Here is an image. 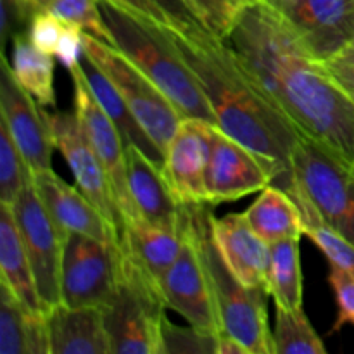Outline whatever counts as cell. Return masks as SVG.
I'll return each mask as SVG.
<instances>
[{
    "label": "cell",
    "instance_id": "8992f818",
    "mask_svg": "<svg viewBox=\"0 0 354 354\" xmlns=\"http://www.w3.org/2000/svg\"><path fill=\"white\" fill-rule=\"evenodd\" d=\"M306 197L330 230L354 245V168L310 138H301L292 154L287 187ZM286 187V189H287Z\"/></svg>",
    "mask_w": 354,
    "mask_h": 354
},
{
    "label": "cell",
    "instance_id": "9c48e42d",
    "mask_svg": "<svg viewBox=\"0 0 354 354\" xmlns=\"http://www.w3.org/2000/svg\"><path fill=\"white\" fill-rule=\"evenodd\" d=\"M10 207L33 268L38 294L48 311L62 301L61 268L66 239L41 203L33 178L24 185L23 192Z\"/></svg>",
    "mask_w": 354,
    "mask_h": 354
},
{
    "label": "cell",
    "instance_id": "5b68a950",
    "mask_svg": "<svg viewBox=\"0 0 354 354\" xmlns=\"http://www.w3.org/2000/svg\"><path fill=\"white\" fill-rule=\"evenodd\" d=\"M166 308L159 283L121 248L116 289L102 308L111 354H162Z\"/></svg>",
    "mask_w": 354,
    "mask_h": 354
},
{
    "label": "cell",
    "instance_id": "60d3db41",
    "mask_svg": "<svg viewBox=\"0 0 354 354\" xmlns=\"http://www.w3.org/2000/svg\"><path fill=\"white\" fill-rule=\"evenodd\" d=\"M218 354H249L248 349L228 335H218Z\"/></svg>",
    "mask_w": 354,
    "mask_h": 354
},
{
    "label": "cell",
    "instance_id": "f1b7e54d",
    "mask_svg": "<svg viewBox=\"0 0 354 354\" xmlns=\"http://www.w3.org/2000/svg\"><path fill=\"white\" fill-rule=\"evenodd\" d=\"M286 190L296 201L301 214H303L304 235H308L315 242V245L327 256L328 263H337V265H341L342 268H346L354 275V245L349 244L339 234H335L334 230H330L327 225L322 223L320 218L311 209L306 197L299 190H296L294 187H287Z\"/></svg>",
    "mask_w": 354,
    "mask_h": 354
},
{
    "label": "cell",
    "instance_id": "4dcf8cb0",
    "mask_svg": "<svg viewBox=\"0 0 354 354\" xmlns=\"http://www.w3.org/2000/svg\"><path fill=\"white\" fill-rule=\"evenodd\" d=\"M41 10L55 14L66 23L80 26L85 33L92 35L97 40L113 45V38H111L97 0H44Z\"/></svg>",
    "mask_w": 354,
    "mask_h": 354
},
{
    "label": "cell",
    "instance_id": "9a60e30c",
    "mask_svg": "<svg viewBox=\"0 0 354 354\" xmlns=\"http://www.w3.org/2000/svg\"><path fill=\"white\" fill-rule=\"evenodd\" d=\"M272 6L320 61L353 41L354 0H277Z\"/></svg>",
    "mask_w": 354,
    "mask_h": 354
},
{
    "label": "cell",
    "instance_id": "2e32d148",
    "mask_svg": "<svg viewBox=\"0 0 354 354\" xmlns=\"http://www.w3.org/2000/svg\"><path fill=\"white\" fill-rule=\"evenodd\" d=\"M213 127L206 121L183 118L166 149L165 175L183 204H207L206 168Z\"/></svg>",
    "mask_w": 354,
    "mask_h": 354
},
{
    "label": "cell",
    "instance_id": "ab89813d",
    "mask_svg": "<svg viewBox=\"0 0 354 354\" xmlns=\"http://www.w3.org/2000/svg\"><path fill=\"white\" fill-rule=\"evenodd\" d=\"M324 64H325V68H327V71L330 73L332 78L337 82V85L341 86V88L344 90V92L354 100V71L353 69L346 68V66L339 64L337 61H332V59L324 61Z\"/></svg>",
    "mask_w": 354,
    "mask_h": 354
},
{
    "label": "cell",
    "instance_id": "f546056e",
    "mask_svg": "<svg viewBox=\"0 0 354 354\" xmlns=\"http://www.w3.org/2000/svg\"><path fill=\"white\" fill-rule=\"evenodd\" d=\"M31 178L33 171L0 121V203L12 206Z\"/></svg>",
    "mask_w": 354,
    "mask_h": 354
},
{
    "label": "cell",
    "instance_id": "d6a6232c",
    "mask_svg": "<svg viewBox=\"0 0 354 354\" xmlns=\"http://www.w3.org/2000/svg\"><path fill=\"white\" fill-rule=\"evenodd\" d=\"M251 0H187L203 26L216 38L227 40L244 6Z\"/></svg>",
    "mask_w": 354,
    "mask_h": 354
},
{
    "label": "cell",
    "instance_id": "8fae6325",
    "mask_svg": "<svg viewBox=\"0 0 354 354\" xmlns=\"http://www.w3.org/2000/svg\"><path fill=\"white\" fill-rule=\"evenodd\" d=\"M69 75L73 80V90H75V113L90 145L106 169L118 207L123 213L124 221L137 218L138 211L131 199L130 187H128L127 145L118 128L93 97L90 86L86 85L80 62L75 68L69 69Z\"/></svg>",
    "mask_w": 354,
    "mask_h": 354
},
{
    "label": "cell",
    "instance_id": "484cf974",
    "mask_svg": "<svg viewBox=\"0 0 354 354\" xmlns=\"http://www.w3.org/2000/svg\"><path fill=\"white\" fill-rule=\"evenodd\" d=\"M12 71L19 85L41 107L55 106L54 54L41 50L23 33L12 38Z\"/></svg>",
    "mask_w": 354,
    "mask_h": 354
},
{
    "label": "cell",
    "instance_id": "cb8c5ba5",
    "mask_svg": "<svg viewBox=\"0 0 354 354\" xmlns=\"http://www.w3.org/2000/svg\"><path fill=\"white\" fill-rule=\"evenodd\" d=\"M183 232L175 234L162 230L137 216L124 221L120 245L138 263L140 268L149 273L152 280L161 283L162 277L178 258L183 244Z\"/></svg>",
    "mask_w": 354,
    "mask_h": 354
},
{
    "label": "cell",
    "instance_id": "836d02e7",
    "mask_svg": "<svg viewBox=\"0 0 354 354\" xmlns=\"http://www.w3.org/2000/svg\"><path fill=\"white\" fill-rule=\"evenodd\" d=\"M328 283L337 301V320L330 330V334H335L346 325L354 327V275L337 263H330Z\"/></svg>",
    "mask_w": 354,
    "mask_h": 354
},
{
    "label": "cell",
    "instance_id": "ba28073f",
    "mask_svg": "<svg viewBox=\"0 0 354 354\" xmlns=\"http://www.w3.org/2000/svg\"><path fill=\"white\" fill-rule=\"evenodd\" d=\"M121 248L109 241L71 232L64 241L61 297L66 306L104 308L120 277Z\"/></svg>",
    "mask_w": 354,
    "mask_h": 354
},
{
    "label": "cell",
    "instance_id": "d590c367",
    "mask_svg": "<svg viewBox=\"0 0 354 354\" xmlns=\"http://www.w3.org/2000/svg\"><path fill=\"white\" fill-rule=\"evenodd\" d=\"M64 24L66 21H62L55 14L40 10V12L35 14L28 35L38 48L48 52V54H55V48L61 40L62 31H64Z\"/></svg>",
    "mask_w": 354,
    "mask_h": 354
},
{
    "label": "cell",
    "instance_id": "e575fe53",
    "mask_svg": "<svg viewBox=\"0 0 354 354\" xmlns=\"http://www.w3.org/2000/svg\"><path fill=\"white\" fill-rule=\"evenodd\" d=\"M0 10H2L0 35H2L3 44L9 38L28 33L35 14L40 12L37 6L24 0H0Z\"/></svg>",
    "mask_w": 354,
    "mask_h": 354
},
{
    "label": "cell",
    "instance_id": "ffe728a7",
    "mask_svg": "<svg viewBox=\"0 0 354 354\" xmlns=\"http://www.w3.org/2000/svg\"><path fill=\"white\" fill-rule=\"evenodd\" d=\"M47 332L50 354H111L102 308L55 304L47 311Z\"/></svg>",
    "mask_w": 354,
    "mask_h": 354
},
{
    "label": "cell",
    "instance_id": "e0dca14e",
    "mask_svg": "<svg viewBox=\"0 0 354 354\" xmlns=\"http://www.w3.org/2000/svg\"><path fill=\"white\" fill-rule=\"evenodd\" d=\"M127 173L138 216L162 230L182 234L187 223V204L173 192L165 171L130 145L127 147Z\"/></svg>",
    "mask_w": 354,
    "mask_h": 354
},
{
    "label": "cell",
    "instance_id": "7c38bea8",
    "mask_svg": "<svg viewBox=\"0 0 354 354\" xmlns=\"http://www.w3.org/2000/svg\"><path fill=\"white\" fill-rule=\"evenodd\" d=\"M275 182V171L261 158L218 127L211 128V151L206 168L207 204L242 199Z\"/></svg>",
    "mask_w": 354,
    "mask_h": 354
},
{
    "label": "cell",
    "instance_id": "7402d4cb",
    "mask_svg": "<svg viewBox=\"0 0 354 354\" xmlns=\"http://www.w3.org/2000/svg\"><path fill=\"white\" fill-rule=\"evenodd\" d=\"M0 354L48 353L47 313L28 310L0 279Z\"/></svg>",
    "mask_w": 354,
    "mask_h": 354
},
{
    "label": "cell",
    "instance_id": "277c9868",
    "mask_svg": "<svg viewBox=\"0 0 354 354\" xmlns=\"http://www.w3.org/2000/svg\"><path fill=\"white\" fill-rule=\"evenodd\" d=\"M209 204H187V227L206 270L220 334L241 342L249 354H275L268 325L266 289L245 287L225 261L213 232Z\"/></svg>",
    "mask_w": 354,
    "mask_h": 354
},
{
    "label": "cell",
    "instance_id": "44dd1931",
    "mask_svg": "<svg viewBox=\"0 0 354 354\" xmlns=\"http://www.w3.org/2000/svg\"><path fill=\"white\" fill-rule=\"evenodd\" d=\"M80 68H82L86 85L90 86L97 102L100 104L104 113L107 114V118L113 121L114 127L120 131L124 145L127 147H130V145L131 147H137L145 158L151 159L159 169L165 171V152L149 137V133L144 130L140 121L135 118V114L128 107L127 100L123 99L120 90L114 86V83L107 78L106 73L90 59V55L85 50H83L82 57H80Z\"/></svg>",
    "mask_w": 354,
    "mask_h": 354
},
{
    "label": "cell",
    "instance_id": "603a6c76",
    "mask_svg": "<svg viewBox=\"0 0 354 354\" xmlns=\"http://www.w3.org/2000/svg\"><path fill=\"white\" fill-rule=\"evenodd\" d=\"M0 279L21 303L35 313H47L37 289L33 268L28 259L12 207L0 203Z\"/></svg>",
    "mask_w": 354,
    "mask_h": 354
},
{
    "label": "cell",
    "instance_id": "4316f807",
    "mask_svg": "<svg viewBox=\"0 0 354 354\" xmlns=\"http://www.w3.org/2000/svg\"><path fill=\"white\" fill-rule=\"evenodd\" d=\"M299 239L289 237L270 244L268 290L277 308H303V275H301Z\"/></svg>",
    "mask_w": 354,
    "mask_h": 354
},
{
    "label": "cell",
    "instance_id": "7bdbcfd3",
    "mask_svg": "<svg viewBox=\"0 0 354 354\" xmlns=\"http://www.w3.org/2000/svg\"><path fill=\"white\" fill-rule=\"evenodd\" d=\"M24 2H30V3H33V6H37L38 9L41 10V2H44V0H24Z\"/></svg>",
    "mask_w": 354,
    "mask_h": 354
},
{
    "label": "cell",
    "instance_id": "8d00e7d4",
    "mask_svg": "<svg viewBox=\"0 0 354 354\" xmlns=\"http://www.w3.org/2000/svg\"><path fill=\"white\" fill-rule=\"evenodd\" d=\"M83 35H85V31L80 26H76V24H64V31H62V37L61 40H59V45L57 48H55L54 55L68 71L71 68H75L80 62V57H82Z\"/></svg>",
    "mask_w": 354,
    "mask_h": 354
},
{
    "label": "cell",
    "instance_id": "f35d334b",
    "mask_svg": "<svg viewBox=\"0 0 354 354\" xmlns=\"http://www.w3.org/2000/svg\"><path fill=\"white\" fill-rule=\"evenodd\" d=\"M111 2L118 3V6L138 14V16L147 17V19L154 21V23L162 24V26H171L169 19L166 17V14L162 12L152 0H111Z\"/></svg>",
    "mask_w": 354,
    "mask_h": 354
},
{
    "label": "cell",
    "instance_id": "83f0119b",
    "mask_svg": "<svg viewBox=\"0 0 354 354\" xmlns=\"http://www.w3.org/2000/svg\"><path fill=\"white\" fill-rule=\"evenodd\" d=\"M275 354H325L324 341L303 308L282 310L277 308V324L273 330Z\"/></svg>",
    "mask_w": 354,
    "mask_h": 354
},
{
    "label": "cell",
    "instance_id": "1f68e13d",
    "mask_svg": "<svg viewBox=\"0 0 354 354\" xmlns=\"http://www.w3.org/2000/svg\"><path fill=\"white\" fill-rule=\"evenodd\" d=\"M162 354H218V335L207 334L196 327H178L168 317L162 322Z\"/></svg>",
    "mask_w": 354,
    "mask_h": 354
},
{
    "label": "cell",
    "instance_id": "52a82bcc",
    "mask_svg": "<svg viewBox=\"0 0 354 354\" xmlns=\"http://www.w3.org/2000/svg\"><path fill=\"white\" fill-rule=\"evenodd\" d=\"M83 50L120 90L131 113L166 156V149L183 120L175 104L113 45L85 33Z\"/></svg>",
    "mask_w": 354,
    "mask_h": 354
},
{
    "label": "cell",
    "instance_id": "d4e9b609",
    "mask_svg": "<svg viewBox=\"0 0 354 354\" xmlns=\"http://www.w3.org/2000/svg\"><path fill=\"white\" fill-rule=\"evenodd\" d=\"M244 214L252 230L268 244L304 235V221L299 206L289 192L279 185L270 183L265 187Z\"/></svg>",
    "mask_w": 354,
    "mask_h": 354
},
{
    "label": "cell",
    "instance_id": "d6986e66",
    "mask_svg": "<svg viewBox=\"0 0 354 354\" xmlns=\"http://www.w3.org/2000/svg\"><path fill=\"white\" fill-rule=\"evenodd\" d=\"M213 232L225 261L237 279L245 287L268 290L270 244L252 230L245 214L213 216Z\"/></svg>",
    "mask_w": 354,
    "mask_h": 354
},
{
    "label": "cell",
    "instance_id": "3957f363",
    "mask_svg": "<svg viewBox=\"0 0 354 354\" xmlns=\"http://www.w3.org/2000/svg\"><path fill=\"white\" fill-rule=\"evenodd\" d=\"M106 26L116 47L135 68L140 69L180 111L183 118L216 124V116L162 24L131 12L111 0H97Z\"/></svg>",
    "mask_w": 354,
    "mask_h": 354
},
{
    "label": "cell",
    "instance_id": "f6af8a7d",
    "mask_svg": "<svg viewBox=\"0 0 354 354\" xmlns=\"http://www.w3.org/2000/svg\"><path fill=\"white\" fill-rule=\"evenodd\" d=\"M268 2H270V3H273V2H277V0H268Z\"/></svg>",
    "mask_w": 354,
    "mask_h": 354
},
{
    "label": "cell",
    "instance_id": "5bb4252c",
    "mask_svg": "<svg viewBox=\"0 0 354 354\" xmlns=\"http://www.w3.org/2000/svg\"><path fill=\"white\" fill-rule=\"evenodd\" d=\"M159 287L166 306L182 315L192 327L207 334L220 335V322L206 270L187 223L178 258L162 277Z\"/></svg>",
    "mask_w": 354,
    "mask_h": 354
},
{
    "label": "cell",
    "instance_id": "6da1fadb",
    "mask_svg": "<svg viewBox=\"0 0 354 354\" xmlns=\"http://www.w3.org/2000/svg\"><path fill=\"white\" fill-rule=\"evenodd\" d=\"M225 41L301 137L354 168V100L268 0L245 3Z\"/></svg>",
    "mask_w": 354,
    "mask_h": 354
},
{
    "label": "cell",
    "instance_id": "30bf717a",
    "mask_svg": "<svg viewBox=\"0 0 354 354\" xmlns=\"http://www.w3.org/2000/svg\"><path fill=\"white\" fill-rule=\"evenodd\" d=\"M44 114L54 135L55 149L61 152L64 161L68 162L76 187L88 197L93 206L104 214L121 242V234L124 230V218L114 199L113 187L106 175L102 162L97 158L95 151L90 145L76 113L68 111H47Z\"/></svg>",
    "mask_w": 354,
    "mask_h": 354
},
{
    "label": "cell",
    "instance_id": "ee69618b",
    "mask_svg": "<svg viewBox=\"0 0 354 354\" xmlns=\"http://www.w3.org/2000/svg\"><path fill=\"white\" fill-rule=\"evenodd\" d=\"M353 44H354V19H353Z\"/></svg>",
    "mask_w": 354,
    "mask_h": 354
},
{
    "label": "cell",
    "instance_id": "74e56055",
    "mask_svg": "<svg viewBox=\"0 0 354 354\" xmlns=\"http://www.w3.org/2000/svg\"><path fill=\"white\" fill-rule=\"evenodd\" d=\"M171 23V28L180 31L192 30V28L203 26L199 17L196 16L187 0H152ZM204 28V26H203Z\"/></svg>",
    "mask_w": 354,
    "mask_h": 354
},
{
    "label": "cell",
    "instance_id": "b9f144b4",
    "mask_svg": "<svg viewBox=\"0 0 354 354\" xmlns=\"http://www.w3.org/2000/svg\"><path fill=\"white\" fill-rule=\"evenodd\" d=\"M330 59H332V61H337L339 64L346 66V68L353 69V71H354V44H353V41H351V44L346 45L342 50H339L337 54H335L334 57H330ZM327 61H328V59H327Z\"/></svg>",
    "mask_w": 354,
    "mask_h": 354
},
{
    "label": "cell",
    "instance_id": "7a4b0ae2",
    "mask_svg": "<svg viewBox=\"0 0 354 354\" xmlns=\"http://www.w3.org/2000/svg\"><path fill=\"white\" fill-rule=\"evenodd\" d=\"M196 75L220 130L261 158L286 189L292 173V154L301 137L286 114L248 75L234 48L206 28L180 31L165 26Z\"/></svg>",
    "mask_w": 354,
    "mask_h": 354
},
{
    "label": "cell",
    "instance_id": "ac0fdd59",
    "mask_svg": "<svg viewBox=\"0 0 354 354\" xmlns=\"http://www.w3.org/2000/svg\"><path fill=\"white\" fill-rule=\"evenodd\" d=\"M33 185L59 232L68 237L71 232L120 244V237L92 201L78 189L69 185L54 169L33 173Z\"/></svg>",
    "mask_w": 354,
    "mask_h": 354
},
{
    "label": "cell",
    "instance_id": "4fadbf2b",
    "mask_svg": "<svg viewBox=\"0 0 354 354\" xmlns=\"http://www.w3.org/2000/svg\"><path fill=\"white\" fill-rule=\"evenodd\" d=\"M0 68V121L7 127L31 171L52 169L55 144L44 107L19 85L6 57H2Z\"/></svg>",
    "mask_w": 354,
    "mask_h": 354
}]
</instances>
